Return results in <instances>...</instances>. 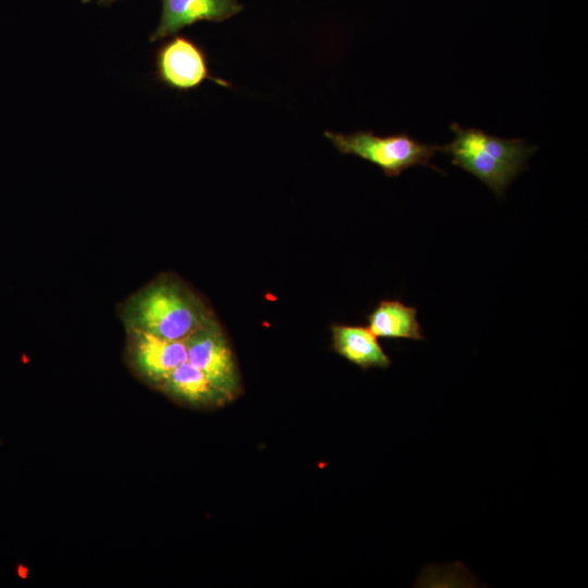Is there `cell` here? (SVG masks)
I'll return each mask as SVG.
<instances>
[{"instance_id":"30bf717a","label":"cell","mask_w":588,"mask_h":588,"mask_svg":"<svg viewBox=\"0 0 588 588\" xmlns=\"http://www.w3.org/2000/svg\"><path fill=\"white\" fill-rule=\"evenodd\" d=\"M368 328L383 339L425 340L422 328L417 319V309L397 299L381 301L367 315Z\"/></svg>"},{"instance_id":"6da1fadb","label":"cell","mask_w":588,"mask_h":588,"mask_svg":"<svg viewBox=\"0 0 588 588\" xmlns=\"http://www.w3.org/2000/svg\"><path fill=\"white\" fill-rule=\"evenodd\" d=\"M125 331L137 330L167 340H185L216 316L203 297L177 275L162 273L118 308Z\"/></svg>"},{"instance_id":"52a82bcc","label":"cell","mask_w":588,"mask_h":588,"mask_svg":"<svg viewBox=\"0 0 588 588\" xmlns=\"http://www.w3.org/2000/svg\"><path fill=\"white\" fill-rule=\"evenodd\" d=\"M242 9L237 0H161L160 20L149 40L173 36L198 22H222Z\"/></svg>"},{"instance_id":"7a4b0ae2","label":"cell","mask_w":588,"mask_h":588,"mask_svg":"<svg viewBox=\"0 0 588 588\" xmlns=\"http://www.w3.org/2000/svg\"><path fill=\"white\" fill-rule=\"evenodd\" d=\"M450 130L455 138L442 146V152L451 156L452 164L476 176L498 197L527 169L528 159L538 149L522 138H502L480 128H463L457 123H452Z\"/></svg>"},{"instance_id":"ba28073f","label":"cell","mask_w":588,"mask_h":588,"mask_svg":"<svg viewBox=\"0 0 588 588\" xmlns=\"http://www.w3.org/2000/svg\"><path fill=\"white\" fill-rule=\"evenodd\" d=\"M157 390L193 407H212L228 401L206 375L188 362L177 366Z\"/></svg>"},{"instance_id":"8992f818","label":"cell","mask_w":588,"mask_h":588,"mask_svg":"<svg viewBox=\"0 0 588 588\" xmlns=\"http://www.w3.org/2000/svg\"><path fill=\"white\" fill-rule=\"evenodd\" d=\"M125 332L127 367L136 378L156 390L177 366L187 362L186 339L173 341L137 330Z\"/></svg>"},{"instance_id":"277c9868","label":"cell","mask_w":588,"mask_h":588,"mask_svg":"<svg viewBox=\"0 0 588 588\" xmlns=\"http://www.w3.org/2000/svg\"><path fill=\"white\" fill-rule=\"evenodd\" d=\"M155 73L162 85L181 93L198 88L207 79L224 87L231 86L229 82L211 75L203 47L182 35H173L158 47Z\"/></svg>"},{"instance_id":"9c48e42d","label":"cell","mask_w":588,"mask_h":588,"mask_svg":"<svg viewBox=\"0 0 588 588\" xmlns=\"http://www.w3.org/2000/svg\"><path fill=\"white\" fill-rule=\"evenodd\" d=\"M331 331L333 351L352 364L364 370L391 365V359L369 328L334 323Z\"/></svg>"},{"instance_id":"5b68a950","label":"cell","mask_w":588,"mask_h":588,"mask_svg":"<svg viewBox=\"0 0 588 588\" xmlns=\"http://www.w3.org/2000/svg\"><path fill=\"white\" fill-rule=\"evenodd\" d=\"M187 362L203 371L213 385L233 400L241 390L237 365L228 339L215 317L186 339Z\"/></svg>"},{"instance_id":"3957f363","label":"cell","mask_w":588,"mask_h":588,"mask_svg":"<svg viewBox=\"0 0 588 588\" xmlns=\"http://www.w3.org/2000/svg\"><path fill=\"white\" fill-rule=\"evenodd\" d=\"M324 137L343 155L357 156L379 167L387 176H399L415 166H427L442 172L430 163L442 151V146L420 143L407 133L379 136L371 131L351 134L326 131Z\"/></svg>"},{"instance_id":"8fae6325","label":"cell","mask_w":588,"mask_h":588,"mask_svg":"<svg viewBox=\"0 0 588 588\" xmlns=\"http://www.w3.org/2000/svg\"><path fill=\"white\" fill-rule=\"evenodd\" d=\"M117 1H121V0H98V4H100V5H111Z\"/></svg>"}]
</instances>
